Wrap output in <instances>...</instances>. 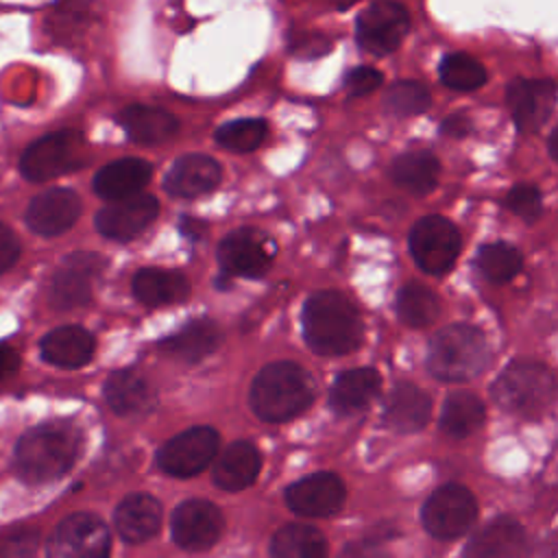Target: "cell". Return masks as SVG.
<instances>
[{"label": "cell", "instance_id": "1", "mask_svg": "<svg viewBox=\"0 0 558 558\" xmlns=\"http://www.w3.org/2000/svg\"><path fill=\"white\" fill-rule=\"evenodd\" d=\"M303 333L312 351L320 355H344L362 342V318L344 294L323 290L305 301Z\"/></svg>", "mask_w": 558, "mask_h": 558}, {"label": "cell", "instance_id": "2", "mask_svg": "<svg viewBox=\"0 0 558 558\" xmlns=\"http://www.w3.org/2000/svg\"><path fill=\"white\" fill-rule=\"evenodd\" d=\"M78 432L68 423H44L28 429L15 449V469L28 484L52 482L78 456Z\"/></svg>", "mask_w": 558, "mask_h": 558}, {"label": "cell", "instance_id": "3", "mask_svg": "<svg viewBox=\"0 0 558 558\" xmlns=\"http://www.w3.org/2000/svg\"><path fill=\"white\" fill-rule=\"evenodd\" d=\"M314 392V379L305 368L294 362H272L251 386V408L259 418L281 423L307 410Z\"/></svg>", "mask_w": 558, "mask_h": 558}, {"label": "cell", "instance_id": "4", "mask_svg": "<svg viewBox=\"0 0 558 558\" xmlns=\"http://www.w3.org/2000/svg\"><path fill=\"white\" fill-rule=\"evenodd\" d=\"M490 362L484 333L471 325H449L429 342L427 368L442 381H466L477 377Z\"/></svg>", "mask_w": 558, "mask_h": 558}, {"label": "cell", "instance_id": "5", "mask_svg": "<svg viewBox=\"0 0 558 558\" xmlns=\"http://www.w3.org/2000/svg\"><path fill=\"white\" fill-rule=\"evenodd\" d=\"M556 379L538 362L517 360L508 364L493 384V399L506 412L536 418L556 399Z\"/></svg>", "mask_w": 558, "mask_h": 558}, {"label": "cell", "instance_id": "6", "mask_svg": "<svg viewBox=\"0 0 558 558\" xmlns=\"http://www.w3.org/2000/svg\"><path fill=\"white\" fill-rule=\"evenodd\" d=\"M83 133L74 129L37 137L20 157V172L28 181H48L85 166Z\"/></svg>", "mask_w": 558, "mask_h": 558}, {"label": "cell", "instance_id": "7", "mask_svg": "<svg viewBox=\"0 0 558 558\" xmlns=\"http://www.w3.org/2000/svg\"><path fill=\"white\" fill-rule=\"evenodd\" d=\"M408 31L410 13L397 0H373L355 20V41L373 57L395 52Z\"/></svg>", "mask_w": 558, "mask_h": 558}, {"label": "cell", "instance_id": "8", "mask_svg": "<svg viewBox=\"0 0 558 558\" xmlns=\"http://www.w3.org/2000/svg\"><path fill=\"white\" fill-rule=\"evenodd\" d=\"M460 246V231L442 216H425L410 231V253L429 275H445L456 264Z\"/></svg>", "mask_w": 558, "mask_h": 558}, {"label": "cell", "instance_id": "9", "mask_svg": "<svg viewBox=\"0 0 558 558\" xmlns=\"http://www.w3.org/2000/svg\"><path fill=\"white\" fill-rule=\"evenodd\" d=\"M477 504L471 490L458 484H447L434 490L423 504V525L425 530L442 541L462 536L475 521Z\"/></svg>", "mask_w": 558, "mask_h": 558}, {"label": "cell", "instance_id": "10", "mask_svg": "<svg viewBox=\"0 0 558 558\" xmlns=\"http://www.w3.org/2000/svg\"><path fill=\"white\" fill-rule=\"evenodd\" d=\"M109 530L89 512L63 519L48 541V558H109Z\"/></svg>", "mask_w": 558, "mask_h": 558}, {"label": "cell", "instance_id": "11", "mask_svg": "<svg viewBox=\"0 0 558 558\" xmlns=\"http://www.w3.org/2000/svg\"><path fill=\"white\" fill-rule=\"evenodd\" d=\"M558 87L551 78H512L506 87V105L519 133H536L554 113Z\"/></svg>", "mask_w": 558, "mask_h": 558}, {"label": "cell", "instance_id": "12", "mask_svg": "<svg viewBox=\"0 0 558 558\" xmlns=\"http://www.w3.org/2000/svg\"><path fill=\"white\" fill-rule=\"evenodd\" d=\"M218 451V434L211 427H192L161 445L159 466L174 477H190L203 471Z\"/></svg>", "mask_w": 558, "mask_h": 558}, {"label": "cell", "instance_id": "13", "mask_svg": "<svg viewBox=\"0 0 558 558\" xmlns=\"http://www.w3.org/2000/svg\"><path fill=\"white\" fill-rule=\"evenodd\" d=\"M275 255V244L257 229H238L218 244V264L225 275L259 277Z\"/></svg>", "mask_w": 558, "mask_h": 558}, {"label": "cell", "instance_id": "14", "mask_svg": "<svg viewBox=\"0 0 558 558\" xmlns=\"http://www.w3.org/2000/svg\"><path fill=\"white\" fill-rule=\"evenodd\" d=\"M170 527L172 538L181 549L203 551L220 538L222 514L205 499H187L172 512Z\"/></svg>", "mask_w": 558, "mask_h": 558}, {"label": "cell", "instance_id": "15", "mask_svg": "<svg viewBox=\"0 0 558 558\" xmlns=\"http://www.w3.org/2000/svg\"><path fill=\"white\" fill-rule=\"evenodd\" d=\"M159 211V203L150 194H133L120 201H111L96 214V229L111 240H131L142 233Z\"/></svg>", "mask_w": 558, "mask_h": 558}, {"label": "cell", "instance_id": "16", "mask_svg": "<svg viewBox=\"0 0 558 558\" xmlns=\"http://www.w3.org/2000/svg\"><path fill=\"white\" fill-rule=\"evenodd\" d=\"M102 268H105V259L96 253L76 251L68 255L52 279V288H50L52 303L61 310L85 305L92 299V279L100 275Z\"/></svg>", "mask_w": 558, "mask_h": 558}, {"label": "cell", "instance_id": "17", "mask_svg": "<svg viewBox=\"0 0 558 558\" xmlns=\"http://www.w3.org/2000/svg\"><path fill=\"white\" fill-rule=\"evenodd\" d=\"M344 497V484L333 473H314L301 477L286 490V504L290 510L305 517H331L342 508Z\"/></svg>", "mask_w": 558, "mask_h": 558}, {"label": "cell", "instance_id": "18", "mask_svg": "<svg viewBox=\"0 0 558 558\" xmlns=\"http://www.w3.org/2000/svg\"><path fill=\"white\" fill-rule=\"evenodd\" d=\"M220 179L222 168L214 157L187 153L170 166L163 179V190L179 198H196L216 190L220 185Z\"/></svg>", "mask_w": 558, "mask_h": 558}, {"label": "cell", "instance_id": "19", "mask_svg": "<svg viewBox=\"0 0 558 558\" xmlns=\"http://www.w3.org/2000/svg\"><path fill=\"white\" fill-rule=\"evenodd\" d=\"M81 216V198L68 187H52L35 196L26 209V225L39 235H59Z\"/></svg>", "mask_w": 558, "mask_h": 558}, {"label": "cell", "instance_id": "20", "mask_svg": "<svg viewBox=\"0 0 558 558\" xmlns=\"http://www.w3.org/2000/svg\"><path fill=\"white\" fill-rule=\"evenodd\" d=\"M525 532L519 521L501 514L488 521L464 547V558H521Z\"/></svg>", "mask_w": 558, "mask_h": 558}, {"label": "cell", "instance_id": "21", "mask_svg": "<svg viewBox=\"0 0 558 558\" xmlns=\"http://www.w3.org/2000/svg\"><path fill=\"white\" fill-rule=\"evenodd\" d=\"M153 166L142 157H120L102 166L94 177V192L105 201H120L133 194L150 181Z\"/></svg>", "mask_w": 558, "mask_h": 558}, {"label": "cell", "instance_id": "22", "mask_svg": "<svg viewBox=\"0 0 558 558\" xmlns=\"http://www.w3.org/2000/svg\"><path fill=\"white\" fill-rule=\"evenodd\" d=\"M118 124L135 144H161L179 133V120L153 105H129L118 113Z\"/></svg>", "mask_w": 558, "mask_h": 558}, {"label": "cell", "instance_id": "23", "mask_svg": "<svg viewBox=\"0 0 558 558\" xmlns=\"http://www.w3.org/2000/svg\"><path fill=\"white\" fill-rule=\"evenodd\" d=\"M432 414L429 397L414 384H397L384 405V423L401 434H412L425 427Z\"/></svg>", "mask_w": 558, "mask_h": 558}, {"label": "cell", "instance_id": "24", "mask_svg": "<svg viewBox=\"0 0 558 558\" xmlns=\"http://www.w3.org/2000/svg\"><path fill=\"white\" fill-rule=\"evenodd\" d=\"M259 449L248 440L231 442L214 466V482L225 490H242L251 486L259 473Z\"/></svg>", "mask_w": 558, "mask_h": 558}, {"label": "cell", "instance_id": "25", "mask_svg": "<svg viewBox=\"0 0 558 558\" xmlns=\"http://www.w3.org/2000/svg\"><path fill=\"white\" fill-rule=\"evenodd\" d=\"M161 525V506L155 497L129 495L116 510V527L129 543H144L157 534Z\"/></svg>", "mask_w": 558, "mask_h": 558}, {"label": "cell", "instance_id": "26", "mask_svg": "<svg viewBox=\"0 0 558 558\" xmlns=\"http://www.w3.org/2000/svg\"><path fill=\"white\" fill-rule=\"evenodd\" d=\"M438 172H440V161L427 148L401 153L390 163L392 181L399 187L408 190L410 194H418V196L429 194L436 187Z\"/></svg>", "mask_w": 558, "mask_h": 558}, {"label": "cell", "instance_id": "27", "mask_svg": "<svg viewBox=\"0 0 558 558\" xmlns=\"http://www.w3.org/2000/svg\"><path fill=\"white\" fill-rule=\"evenodd\" d=\"M94 353V338L76 325L52 329L41 340V355L61 368H78L89 362Z\"/></svg>", "mask_w": 558, "mask_h": 558}, {"label": "cell", "instance_id": "28", "mask_svg": "<svg viewBox=\"0 0 558 558\" xmlns=\"http://www.w3.org/2000/svg\"><path fill=\"white\" fill-rule=\"evenodd\" d=\"M379 392V375L375 368H351L336 377L329 403L338 414H353L366 408Z\"/></svg>", "mask_w": 558, "mask_h": 558}, {"label": "cell", "instance_id": "29", "mask_svg": "<svg viewBox=\"0 0 558 558\" xmlns=\"http://www.w3.org/2000/svg\"><path fill=\"white\" fill-rule=\"evenodd\" d=\"M133 294L144 305H168L183 301L190 294V283L177 270L142 268L133 277Z\"/></svg>", "mask_w": 558, "mask_h": 558}, {"label": "cell", "instance_id": "30", "mask_svg": "<svg viewBox=\"0 0 558 558\" xmlns=\"http://www.w3.org/2000/svg\"><path fill=\"white\" fill-rule=\"evenodd\" d=\"M105 399L118 414L131 416L153 408V392L148 384L133 371H116L105 381Z\"/></svg>", "mask_w": 558, "mask_h": 558}, {"label": "cell", "instance_id": "31", "mask_svg": "<svg viewBox=\"0 0 558 558\" xmlns=\"http://www.w3.org/2000/svg\"><path fill=\"white\" fill-rule=\"evenodd\" d=\"M94 20L96 0H59L46 17V31L54 41L72 44Z\"/></svg>", "mask_w": 558, "mask_h": 558}, {"label": "cell", "instance_id": "32", "mask_svg": "<svg viewBox=\"0 0 558 558\" xmlns=\"http://www.w3.org/2000/svg\"><path fill=\"white\" fill-rule=\"evenodd\" d=\"M220 342V331L214 323L209 320H194L179 333L163 338L161 349L177 360L183 362H198L205 355H209Z\"/></svg>", "mask_w": 558, "mask_h": 558}, {"label": "cell", "instance_id": "33", "mask_svg": "<svg viewBox=\"0 0 558 558\" xmlns=\"http://www.w3.org/2000/svg\"><path fill=\"white\" fill-rule=\"evenodd\" d=\"M270 558H327V541L312 525L290 523L272 536Z\"/></svg>", "mask_w": 558, "mask_h": 558}, {"label": "cell", "instance_id": "34", "mask_svg": "<svg viewBox=\"0 0 558 558\" xmlns=\"http://www.w3.org/2000/svg\"><path fill=\"white\" fill-rule=\"evenodd\" d=\"M484 403L471 392H453L447 397L440 412V427L453 438L475 434L484 423Z\"/></svg>", "mask_w": 558, "mask_h": 558}, {"label": "cell", "instance_id": "35", "mask_svg": "<svg viewBox=\"0 0 558 558\" xmlns=\"http://www.w3.org/2000/svg\"><path fill=\"white\" fill-rule=\"evenodd\" d=\"M397 314L408 327H427L440 316V301L429 288L405 283L397 294Z\"/></svg>", "mask_w": 558, "mask_h": 558}, {"label": "cell", "instance_id": "36", "mask_svg": "<svg viewBox=\"0 0 558 558\" xmlns=\"http://www.w3.org/2000/svg\"><path fill=\"white\" fill-rule=\"evenodd\" d=\"M438 74L442 85L456 92H473L486 83L484 65L469 52H449L440 59Z\"/></svg>", "mask_w": 558, "mask_h": 558}, {"label": "cell", "instance_id": "37", "mask_svg": "<svg viewBox=\"0 0 558 558\" xmlns=\"http://www.w3.org/2000/svg\"><path fill=\"white\" fill-rule=\"evenodd\" d=\"M521 253L506 242H493L484 244L477 251L475 266L480 275L493 283H506L521 270Z\"/></svg>", "mask_w": 558, "mask_h": 558}, {"label": "cell", "instance_id": "38", "mask_svg": "<svg viewBox=\"0 0 558 558\" xmlns=\"http://www.w3.org/2000/svg\"><path fill=\"white\" fill-rule=\"evenodd\" d=\"M432 94L429 89L412 78L395 81L384 92V111L395 118H410L418 116L429 109Z\"/></svg>", "mask_w": 558, "mask_h": 558}, {"label": "cell", "instance_id": "39", "mask_svg": "<svg viewBox=\"0 0 558 558\" xmlns=\"http://www.w3.org/2000/svg\"><path fill=\"white\" fill-rule=\"evenodd\" d=\"M268 135V124L262 118H238L216 129L214 140L231 153H253Z\"/></svg>", "mask_w": 558, "mask_h": 558}, {"label": "cell", "instance_id": "40", "mask_svg": "<svg viewBox=\"0 0 558 558\" xmlns=\"http://www.w3.org/2000/svg\"><path fill=\"white\" fill-rule=\"evenodd\" d=\"M506 207L525 222H534L543 211L541 190L532 183H517L506 196Z\"/></svg>", "mask_w": 558, "mask_h": 558}, {"label": "cell", "instance_id": "41", "mask_svg": "<svg viewBox=\"0 0 558 558\" xmlns=\"http://www.w3.org/2000/svg\"><path fill=\"white\" fill-rule=\"evenodd\" d=\"M37 534L33 530H11L0 534V558H35Z\"/></svg>", "mask_w": 558, "mask_h": 558}, {"label": "cell", "instance_id": "42", "mask_svg": "<svg viewBox=\"0 0 558 558\" xmlns=\"http://www.w3.org/2000/svg\"><path fill=\"white\" fill-rule=\"evenodd\" d=\"M381 83H384L381 72L371 65H357V68L349 70V74L344 76V87L351 98L366 96V94L375 92Z\"/></svg>", "mask_w": 558, "mask_h": 558}, {"label": "cell", "instance_id": "43", "mask_svg": "<svg viewBox=\"0 0 558 558\" xmlns=\"http://www.w3.org/2000/svg\"><path fill=\"white\" fill-rule=\"evenodd\" d=\"M331 48V41L320 35V33H301V35H292L290 41V52L305 57V59H314V57H323L327 54Z\"/></svg>", "mask_w": 558, "mask_h": 558}, {"label": "cell", "instance_id": "44", "mask_svg": "<svg viewBox=\"0 0 558 558\" xmlns=\"http://www.w3.org/2000/svg\"><path fill=\"white\" fill-rule=\"evenodd\" d=\"M17 255H20V242L15 233L9 227L0 225V272L9 270L15 264Z\"/></svg>", "mask_w": 558, "mask_h": 558}, {"label": "cell", "instance_id": "45", "mask_svg": "<svg viewBox=\"0 0 558 558\" xmlns=\"http://www.w3.org/2000/svg\"><path fill=\"white\" fill-rule=\"evenodd\" d=\"M340 558H388V554L381 549V545L375 538L349 543Z\"/></svg>", "mask_w": 558, "mask_h": 558}, {"label": "cell", "instance_id": "46", "mask_svg": "<svg viewBox=\"0 0 558 558\" xmlns=\"http://www.w3.org/2000/svg\"><path fill=\"white\" fill-rule=\"evenodd\" d=\"M471 129H473V124H471V118L466 113H451L440 124V133L447 135V137H453V140H460V137L469 135Z\"/></svg>", "mask_w": 558, "mask_h": 558}, {"label": "cell", "instance_id": "47", "mask_svg": "<svg viewBox=\"0 0 558 558\" xmlns=\"http://www.w3.org/2000/svg\"><path fill=\"white\" fill-rule=\"evenodd\" d=\"M17 364H20V357H17L15 349L4 344V342H0V379L11 375L17 368Z\"/></svg>", "mask_w": 558, "mask_h": 558}, {"label": "cell", "instance_id": "48", "mask_svg": "<svg viewBox=\"0 0 558 558\" xmlns=\"http://www.w3.org/2000/svg\"><path fill=\"white\" fill-rule=\"evenodd\" d=\"M547 150H549L551 159L558 163V126L551 131V135L547 140Z\"/></svg>", "mask_w": 558, "mask_h": 558}]
</instances>
